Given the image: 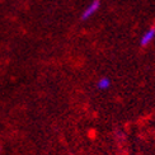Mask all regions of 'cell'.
Masks as SVG:
<instances>
[{
	"instance_id": "cell-2",
	"label": "cell",
	"mask_w": 155,
	"mask_h": 155,
	"mask_svg": "<svg viewBox=\"0 0 155 155\" xmlns=\"http://www.w3.org/2000/svg\"><path fill=\"white\" fill-rule=\"evenodd\" d=\"M155 37V28H150L149 31H146L144 36L141 37V41H140V45L141 46H146V45H149Z\"/></svg>"
},
{
	"instance_id": "cell-1",
	"label": "cell",
	"mask_w": 155,
	"mask_h": 155,
	"mask_svg": "<svg viewBox=\"0 0 155 155\" xmlns=\"http://www.w3.org/2000/svg\"><path fill=\"white\" fill-rule=\"evenodd\" d=\"M99 6H101V2H99V0H93V3L90 4L88 8H85V10L83 12V14H81V21H87V19H89L92 15H94L95 13L98 12Z\"/></svg>"
},
{
	"instance_id": "cell-4",
	"label": "cell",
	"mask_w": 155,
	"mask_h": 155,
	"mask_svg": "<svg viewBox=\"0 0 155 155\" xmlns=\"http://www.w3.org/2000/svg\"><path fill=\"white\" fill-rule=\"evenodd\" d=\"M0 150H2V149H0Z\"/></svg>"
},
{
	"instance_id": "cell-3",
	"label": "cell",
	"mask_w": 155,
	"mask_h": 155,
	"mask_svg": "<svg viewBox=\"0 0 155 155\" xmlns=\"http://www.w3.org/2000/svg\"><path fill=\"white\" fill-rule=\"evenodd\" d=\"M109 87H111V79L107 76L101 78L98 80V83H97V88L101 89V90H107Z\"/></svg>"
}]
</instances>
